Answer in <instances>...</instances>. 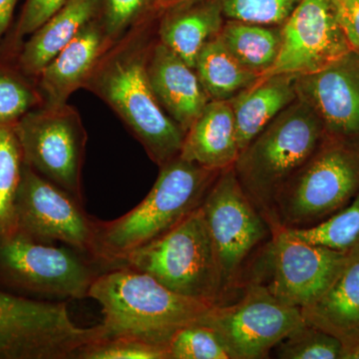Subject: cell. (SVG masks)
<instances>
[{"instance_id": "5bb4252c", "label": "cell", "mask_w": 359, "mask_h": 359, "mask_svg": "<svg viewBox=\"0 0 359 359\" xmlns=\"http://www.w3.org/2000/svg\"><path fill=\"white\" fill-rule=\"evenodd\" d=\"M353 51L332 0H302L282 25L280 54L263 77L311 74Z\"/></svg>"}, {"instance_id": "f546056e", "label": "cell", "mask_w": 359, "mask_h": 359, "mask_svg": "<svg viewBox=\"0 0 359 359\" xmlns=\"http://www.w3.org/2000/svg\"><path fill=\"white\" fill-rule=\"evenodd\" d=\"M41 103L39 90L20 73L0 65V125L15 124Z\"/></svg>"}, {"instance_id": "44dd1931", "label": "cell", "mask_w": 359, "mask_h": 359, "mask_svg": "<svg viewBox=\"0 0 359 359\" xmlns=\"http://www.w3.org/2000/svg\"><path fill=\"white\" fill-rule=\"evenodd\" d=\"M295 75L275 74L259 80L230 101L240 153L297 99Z\"/></svg>"}, {"instance_id": "7a4b0ae2", "label": "cell", "mask_w": 359, "mask_h": 359, "mask_svg": "<svg viewBox=\"0 0 359 359\" xmlns=\"http://www.w3.org/2000/svg\"><path fill=\"white\" fill-rule=\"evenodd\" d=\"M88 299L102 309V339L131 337L166 351L178 330L202 323L214 306L172 292L147 273L127 266L97 276Z\"/></svg>"}, {"instance_id": "d6a6232c", "label": "cell", "mask_w": 359, "mask_h": 359, "mask_svg": "<svg viewBox=\"0 0 359 359\" xmlns=\"http://www.w3.org/2000/svg\"><path fill=\"white\" fill-rule=\"evenodd\" d=\"M66 1L67 0H26L16 30L18 37L32 34Z\"/></svg>"}, {"instance_id": "d590c367", "label": "cell", "mask_w": 359, "mask_h": 359, "mask_svg": "<svg viewBox=\"0 0 359 359\" xmlns=\"http://www.w3.org/2000/svg\"><path fill=\"white\" fill-rule=\"evenodd\" d=\"M18 0H0V39L8 27Z\"/></svg>"}, {"instance_id": "ba28073f", "label": "cell", "mask_w": 359, "mask_h": 359, "mask_svg": "<svg viewBox=\"0 0 359 359\" xmlns=\"http://www.w3.org/2000/svg\"><path fill=\"white\" fill-rule=\"evenodd\" d=\"M98 337L97 325H75L65 302L0 290V359H76Z\"/></svg>"}, {"instance_id": "30bf717a", "label": "cell", "mask_w": 359, "mask_h": 359, "mask_svg": "<svg viewBox=\"0 0 359 359\" xmlns=\"http://www.w3.org/2000/svg\"><path fill=\"white\" fill-rule=\"evenodd\" d=\"M261 255L259 273L250 282L264 285L285 306L304 309L334 283L351 254L309 244L283 226L271 229Z\"/></svg>"}, {"instance_id": "4316f807", "label": "cell", "mask_w": 359, "mask_h": 359, "mask_svg": "<svg viewBox=\"0 0 359 359\" xmlns=\"http://www.w3.org/2000/svg\"><path fill=\"white\" fill-rule=\"evenodd\" d=\"M282 359H341L342 344L334 335L304 323L275 347Z\"/></svg>"}, {"instance_id": "e0dca14e", "label": "cell", "mask_w": 359, "mask_h": 359, "mask_svg": "<svg viewBox=\"0 0 359 359\" xmlns=\"http://www.w3.org/2000/svg\"><path fill=\"white\" fill-rule=\"evenodd\" d=\"M111 46L97 16L40 73L39 92L43 106L66 104L73 92L84 87L94 67Z\"/></svg>"}, {"instance_id": "277c9868", "label": "cell", "mask_w": 359, "mask_h": 359, "mask_svg": "<svg viewBox=\"0 0 359 359\" xmlns=\"http://www.w3.org/2000/svg\"><path fill=\"white\" fill-rule=\"evenodd\" d=\"M325 137L318 116L297 97L238 155L233 165L238 182L271 228L278 194Z\"/></svg>"}, {"instance_id": "f1b7e54d", "label": "cell", "mask_w": 359, "mask_h": 359, "mask_svg": "<svg viewBox=\"0 0 359 359\" xmlns=\"http://www.w3.org/2000/svg\"><path fill=\"white\" fill-rule=\"evenodd\" d=\"M168 359H231L214 328L197 323L178 330L167 346Z\"/></svg>"}, {"instance_id": "3957f363", "label": "cell", "mask_w": 359, "mask_h": 359, "mask_svg": "<svg viewBox=\"0 0 359 359\" xmlns=\"http://www.w3.org/2000/svg\"><path fill=\"white\" fill-rule=\"evenodd\" d=\"M221 171L180 156L160 167L154 186L140 204L113 221L97 219L93 257L106 269L149 244L202 207Z\"/></svg>"}, {"instance_id": "d4e9b609", "label": "cell", "mask_w": 359, "mask_h": 359, "mask_svg": "<svg viewBox=\"0 0 359 359\" xmlns=\"http://www.w3.org/2000/svg\"><path fill=\"white\" fill-rule=\"evenodd\" d=\"M309 244L351 254L359 250V194L348 205L320 223L302 229H287Z\"/></svg>"}, {"instance_id": "e575fe53", "label": "cell", "mask_w": 359, "mask_h": 359, "mask_svg": "<svg viewBox=\"0 0 359 359\" xmlns=\"http://www.w3.org/2000/svg\"><path fill=\"white\" fill-rule=\"evenodd\" d=\"M340 341L342 344L341 359H359V330Z\"/></svg>"}, {"instance_id": "8992f818", "label": "cell", "mask_w": 359, "mask_h": 359, "mask_svg": "<svg viewBox=\"0 0 359 359\" xmlns=\"http://www.w3.org/2000/svg\"><path fill=\"white\" fill-rule=\"evenodd\" d=\"M107 271L91 255L36 242L18 233L0 235V290L28 299H83Z\"/></svg>"}, {"instance_id": "9a60e30c", "label": "cell", "mask_w": 359, "mask_h": 359, "mask_svg": "<svg viewBox=\"0 0 359 359\" xmlns=\"http://www.w3.org/2000/svg\"><path fill=\"white\" fill-rule=\"evenodd\" d=\"M297 92L320 118L325 136L359 141V52L297 76Z\"/></svg>"}, {"instance_id": "4dcf8cb0", "label": "cell", "mask_w": 359, "mask_h": 359, "mask_svg": "<svg viewBox=\"0 0 359 359\" xmlns=\"http://www.w3.org/2000/svg\"><path fill=\"white\" fill-rule=\"evenodd\" d=\"M226 20L282 26L302 0H219Z\"/></svg>"}, {"instance_id": "5b68a950", "label": "cell", "mask_w": 359, "mask_h": 359, "mask_svg": "<svg viewBox=\"0 0 359 359\" xmlns=\"http://www.w3.org/2000/svg\"><path fill=\"white\" fill-rule=\"evenodd\" d=\"M117 266L147 273L172 292L198 301L221 304L226 294L202 207L165 235L130 252Z\"/></svg>"}, {"instance_id": "ac0fdd59", "label": "cell", "mask_w": 359, "mask_h": 359, "mask_svg": "<svg viewBox=\"0 0 359 359\" xmlns=\"http://www.w3.org/2000/svg\"><path fill=\"white\" fill-rule=\"evenodd\" d=\"M240 155L230 101L211 100L185 134L180 157L207 169L223 171Z\"/></svg>"}, {"instance_id": "cb8c5ba5", "label": "cell", "mask_w": 359, "mask_h": 359, "mask_svg": "<svg viewBox=\"0 0 359 359\" xmlns=\"http://www.w3.org/2000/svg\"><path fill=\"white\" fill-rule=\"evenodd\" d=\"M195 70L210 100L231 101L261 78L231 55L219 35L203 47Z\"/></svg>"}, {"instance_id": "d6986e66", "label": "cell", "mask_w": 359, "mask_h": 359, "mask_svg": "<svg viewBox=\"0 0 359 359\" xmlns=\"http://www.w3.org/2000/svg\"><path fill=\"white\" fill-rule=\"evenodd\" d=\"M160 42L195 69L203 47L218 36L224 25L219 0H187L164 9Z\"/></svg>"}, {"instance_id": "9c48e42d", "label": "cell", "mask_w": 359, "mask_h": 359, "mask_svg": "<svg viewBox=\"0 0 359 359\" xmlns=\"http://www.w3.org/2000/svg\"><path fill=\"white\" fill-rule=\"evenodd\" d=\"M23 162L47 181L83 203L82 169L87 133L75 108L67 105L29 111L14 124Z\"/></svg>"}, {"instance_id": "7c38bea8", "label": "cell", "mask_w": 359, "mask_h": 359, "mask_svg": "<svg viewBox=\"0 0 359 359\" xmlns=\"http://www.w3.org/2000/svg\"><path fill=\"white\" fill-rule=\"evenodd\" d=\"M202 210L223 275L224 290L240 280L247 259L271 236V228L249 199L233 166L221 171Z\"/></svg>"}, {"instance_id": "7402d4cb", "label": "cell", "mask_w": 359, "mask_h": 359, "mask_svg": "<svg viewBox=\"0 0 359 359\" xmlns=\"http://www.w3.org/2000/svg\"><path fill=\"white\" fill-rule=\"evenodd\" d=\"M301 311L306 323L339 340L359 330V250L330 287Z\"/></svg>"}, {"instance_id": "8d00e7d4", "label": "cell", "mask_w": 359, "mask_h": 359, "mask_svg": "<svg viewBox=\"0 0 359 359\" xmlns=\"http://www.w3.org/2000/svg\"><path fill=\"white\" fill-rule=\"evenodd\" d=\"M187 0H158V4L161 9L167 8V7L173 6L175 4H181Z\"/></svg>"}, {"instance_id": "ffe728a7", "label": "cell", "mask_w": 359, "mask_h": 359, "mask_svg": "<svg viewBox=\"0 0 359 359\" xmlns=\"http://www.w3.org/2000/svg\"><path fill=\"white\" fill-rule=\"evenodd\" d=\"M102 0H67L32 34L20 55L25 76L39 77L45 66L100 13Z\"/></svg>"}, {"instance_id": "8fae6325", "label": "cell", "mask_w": 359, "mask_h": 359, "mask_svg": "<svg viewBox=\"0 0 359 359\" xmlns=\"http://www.w3.org/2000/svg\"><path fill=\"white\" fill-rule=\"evenodd\" d=\"M304 323L301 309L285 306L252 282L240 301L214 304L202 320L216 330L231 359L268 358L271 349Z\"/></svg>"}, {"instance_id": "83f0119b", "label": "cell", "mask_w": 359, "mask_h": 359, "mask_svg": "<svg viewBox=\"0 0 359 359\" xmlns=\"http://www.w3.org/2000/svg\"><path fill=\"white\" fill-rule=\"evenodd\" d=\"M160 9L158 0H102L99 20L113 45Z\"/></svg>"}, {"instance_id": "836d02e7", "label": "cell", "mask_w": 359, "mask_h": 359, "mask_svg": "<svg viewBox=\"0 0 359 359\" xmlns=\"http://www.w3.org/2000/svg\"><path fill=\"white\" fill-rule=\"evenodd\" d=\"M337 18L353 51L359 52V0H332Z\"/></svg>"}, {"instance_id": "6da1fadb", "label": "cell", "mask_w": 359, "mask_h": 359, "mask_svg": "<svg viewBox=\"0 0 359 359\" xmlns=\"http://www.w3.org/2000/svg\"><path fill=\"white\" fill-rule=\"evenodd\" d=\"M148 21L135 27L103 54L83 88L114 111L140 142L149 158L161 167L180 156L185 133L163 109L149 81L151 46L145 43L142 34Z\"/></svg>"}, {"instance_id": "1f68e13d", "label": "cell", "mask_w": 359, "mask_h": 359, "mask_svg": "<svg viewBox=\"0 0 359 359\" xmlns=\"http://www.w3.org/2000/svg\"><path fill=\"white\" fill-rule=\"evenodd\" d=\"M76 359H168L163 347L131 337H107L84 346Z\"/></svg>"}, {"instance_id": "4fadbf2b", "label": "cell", "mask_w": 359, "mask_h": 359, "mask_svg": "<svg viewBox=\"0 0 359 359\" xmlns=\"http://www.w3.org/2000/svg\"><path fill=\"white\" fill-rule=\"evenodd\" d=\"M14 233L45 244L60 243L93 257L97 219L87 214L83 203L25 162L14 202Z\"/></svg>"}, {"instance_id": "603a6c76", "label": "cell", "mask_w": 359, "mask_h": 359, "mask_svg": "<svg viewBox=\"0 0 359 359\" xmlns=\"http://www.w3.org/2000/svg\"><path fill=\"white\" fill-rule=\"evenodd\" d=\"M219 37L233 57L263 77L280 54L282 26L226 20Z\"/></svg>"}, {"instance_id": "2e32d148", "label": "cell", "mask_w": 359, "mask_h": 359, "mask_svg": "<svg viewBox=\"0 0 359 359\" xmlns=\"http://www.w3.org/2000/svg\"><path fill=\"white\" fill-rule=\"evenodd\" d=\"M147 72L163 109L186 134L211 101L197 72L160 41L149 51Z\"/></svg>"}, {"instance_id": "52a82bcc", "label": "cell", "mask_w": 359, "mask_h": 359, "mask_svg": "<svg viewBox=\"0 0 359 359\" xmlns=\"http://www.w3.org/2000/svg\"><path fill=\"white\" fill-rule=\"evenodd\" d=\"M358 194L359 141L325 136L313 157L278 194L271 229L314 226Z\"/></svg>"}, {"instance_id": "484cf974", "label": "cell", "mask_w": 359, "mask_h": 359, "mask_svg": "<svg viewBox=\"0 0 359 359\" xmlns=\"http://www.w3.org/2000/svg\"><path fill=\"white\" fill-rule=\"evenodd\" d=\"M22 167V151L14 125H0V235L15 231L14 202Z\"/></svg>"}]
</instances>
